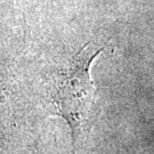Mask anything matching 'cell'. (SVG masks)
Listing matches in <instances>:
<instances>
[{
  "label": "cell",
  "instance_id": "obj_1",
  "mask_svg": "<svg viewBox=\"0 0 154 154\" xmlns=\"http://www.w3.org/2000/svg\"><path fill=\"white\" fill-rule=\"evenodd\" d=\"M103 48L87 44L56 77L53 103L60 116L67 122L75 140L89 116L95 98V85L90 66Z\"/></svg>",
  "mask_w": 154,
  "mask_h": 154
}]
</instances>
